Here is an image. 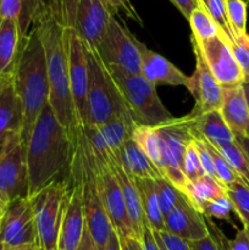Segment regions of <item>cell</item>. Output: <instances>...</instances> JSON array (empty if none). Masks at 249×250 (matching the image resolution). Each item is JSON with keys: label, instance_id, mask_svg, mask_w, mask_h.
<instances>
[{"label": "cell", "instance_id": "6da1fadb", "mask_svg": "<svg viewBox=\"0 0 249 250\" xmlns=\"http://www.w3.org/2000/svg\"><path fill=\"white\" fill-rule=\"evenodd\" d=\"M33 26L38 31L48 71L49 105L61 125L75 136L77 116L70 90L68 19L63 0H45Z\"/></svg>", "mask_w": 249, "mask_h": 250}, {"label": "cell", "instance_id": "7a4b0ae2", "mask_svg": "<svg viewBox=\"0 0 249 250\" xmlns=\"http://www.w3.org/2000/svg\"><path fill=\"white\" fill-rule=\"evenodd\" d=\"M75 136L56 119L50 105L44 106L26 143L28 197L36 194L70 170Z\"/></svg>", "mask_w": 249, "mask_h": 250}, {"label": "cell", "instance_id": "3957f363", "mask_svg": "<svg viewBox=\"0 0 249 250\" xmlns=\"http://www.w3.org/2000/svg\"><path fill=\"white\" fill-rule=\"evenodd\" d=\"M11 76L23 110L21 136L24 143H27L34 124L49 103L50 95L43 44L34 26L22 39Z\"/></svg>", "mask_w": 249, "mask_h": 250}, {"label": "cell", "instance_id": "277c9868", "mask_svg": "<svg viewBox=\"0 0 249 250\" xmlns=\"http://www.w3.org/2000/svg\"><path fill=\"white\" fill-rule=\"evenodd\" d=\"M87 54L89 83L85 126H100L114 119L131 117L121 92L99 54L89 46H87Z\"/></svg>", "mask_w": 249, "mask_h": 250}, {"label": "cell", "instance_id": "5b68a950", "mask_svg": "<svg viewBox=\"0 0 249 250\" xmlns=\"http://www.w3.org/2000/svg\"><path fill=\"white\" fill-rule=\"evenodd\" d=\"M107 70L121 92L132 120L137 125L156 127L172 119V115L161 103L156 87L146 78L142 75H128L114 68L107 67Z\"/></svg>", "mask_w": 249, "mask_h": 250}, {"label": "cell", "instance_id": "8992f818", "mask_svg": "<svg viewBox=\"0 0 249 250\" xmlns=\"http://www.w3.org/2000/svg\"><path fill=\"white\" fill-rule=\"evenodd\" d=\"M70 182L59 180L31 195L39 250H58L59 231Z\"/></svg>", "mask_w": 249, "mask_h": 250}, {"label": "cell", "instance_id": "52a82bcc", "mask_svg": "<svg viewBox=\"0 0 249 250\" xmlns=\"http://www.w3.org/2000/svg\"><path fill=\"white\" fill-rule=\"evenodd\" d=\"M195 119L197 116L190 112L182 117H172L156 126L166 155V165L161 175L182 193L188 185L182 171V160L187 146L198 137Z\"/></svg>", "mask_w": 249, "mask_h": 250}, {"label": "cell", "instance_id": "ba28073f", "mask_svg": "<svg viewBox=\"0 0 249 250\" xmlns=\"http://www.w3.org/2000/svg\"><path fill=\"white\" fill-rule=\"evenodd\" d=\"M95 50L109 68L128 75H142L138 39L115 16L110 19L106 32Z\"/></svg>", "mask_w": 249, "mask_h": 250}, {"label": "cell", "instance_id": "9c48e42d", "mask_svg": "<svg viewBox=\"0 0 249 250\" xmlns=\"http://www.w3.org/2000/svg\"><path fill=\"white\" fill-rule=\"evenodd\" d=\"M0 193L7 202L28 197L26 143L21 132H12L0 146Z\"/></svg>", "mask_w": 249, "mask_h": 250}, {"label": "cell", "instance_id": "30bf717a", "mask_svg": "<svg viewBox=\"0 0 249 250\" xmlns=\"http://www.w3.org/2000/svg\"><path fill=\"white\" fill-rule=\"evenodd\" d=\"M71 26L85 45L97 49L106 32L111 11L104 0H63Z\"/></svg>", "mask_w": 249, "mask_h": 250}, {"label": "cell", "instance_id": "8fae6325", "mask_svg": "<svg viewBox=\"0 0 249 250\" xmlns=\"http://www.w3.org/2000/svg\"><path fill=\"white\" fill-rule=\"evenodd\" d=\"M22 246H37L29 197L10 202L4 216L0 219V247L5 249Z\"/></svg>", "mask_w": 249, "mask_h": 250}, {"label": "cell", "instance_id": "7c38bea8", "mask_svg": "<svg viewBox=\"0 0 249 250\" xmlns=\"http://www.w3.org/2000/svg\"><path fill=\"white\" fill-rule=\"evenodd\" d=\"M68 19V17H67ZM68 50H70V90L77 116L78 127L87 122V95L89 83L87 45L68 21Z\"/></svg>", "mask_w": 249, "mask_h": 250}, {"label": "cell", "instance_id": "4fadbf2b", "mask_svg": "<svg viewBox=\"0 0 249 250\" xmlns=\"http://www.w3.org/2000/svg\"><path fill=\"white\" fill-rule=\"evenodd\" d=\"M198 44L208 67L221 88L244 84L243 73L232 53L228 38L222 32L214 38L198 42Z\"/></svg>", "mask_w": 249, "mask_h": 250}, {"label": "cell", "instance_id": "5bb4252c", "mask_svg": "<svg viewBox=\"0 0 249 250\" xmlns=\"http://www.w3.org/2000/svg\"><path fill=\"white\" fill-rule=\"evenodd\" d=\"M68 188L63 208L62 219L59 231L58 250H76L82 239L85 229L84 211H83L82 183L76 173L68 171Z\"/></svg>", "mask_w": 249, "mask_h": 250}, {"label": "cell", "instance_id": "9a60e30c", "mask_svg": "<svg viewBox=\"0 0 249 250\" xmlns=\"http://www.w3.org/2000/svg\"><path fill=\"white\" fill-rule=\"evenodd\" d=\"M190 42L195 55V71L190 77L192 89L189 92L195 99V107L192 110V114L199 116L205 112L220 110L222 104V88L208 67L198 42L193 37H190Z\"/></svg>", "mask_w": 249, "mask_h": 250}, {"label": "cell", "instance_id": "2e32d148", "mask_svg": "<svg viewBox=\"0 0 249 250\" xmlns=\"http://www.w3.org/2000/svg\"><path fill=\"white\" fill-rule=\"evenodd\" d=\"M98 187H99L100 197L104 204L105 211L110 220L112 229L117 233L120 238L124 237H134L131 220L124 205L117 178L111 167L103 170L97 175ZM136 238V237H134Z\"/></svg>", "mask_w": 249, "mask_h": 250}, {"label": "cell", "instance_id": "e0dca14e", "mask_svg": "<svg viewBox=\"0 0 249 250\" xmlns=\"http://www.w3.org/2000/svg\"><path fill=\"white\" fill-rule=\"evenodd\" d=\"M165 232L173 234L186 242H195L210 234L207 220L183 194L180 202L164 217Z\"/></svg>", "mask_w": 249, "mask_h": 250}, {"label": "cell", "instance_id": "ac0fdd59", "mask_svg": "<svg viewBox=\"0 0 249 250\" xmlns=\"http://www.w3.org/2000/svg\"><path fill=\"white\" fill-rule=\"evenodd\" d=\"M139 55H141V73L153 85L165 84L192 89V78L176 67L172 62L160 54L150 50L146 45L138 41Z\"/></svg>", "mask_w": 249, "mask_h": 250}, {"label": "cell", "instance_id": "d6986e66", "mask_svg": "<svg viewBox=\"0 0 249 250\" xmlns=\"http://www.w3.org/2000/svg\"><path fill=\"white\" fill-rule=\"evenodd\" d=\"M23 110L14 88L11 73L2 76L0 85V146L12 132L22 131Z\"/></svg>", "mask_w": 249, "mask_h": 250}, {"label": "cell", "instance_id": "ffe728a7", "mask_svg": "<svg viewBox=\"0 0 249 250\" xmlns=\"http://www.w3.org/2000/svg\"><path fill=\"white\" fill-rule=\"evenodd\" d=\"M220 112L234 137L246 136V129L249 124V107L244 93V84L222 88Z\"/></svg>", "mask_w": 249, "mask_h": 250}, {"label": "cell", "instance_id": "44dd1931", "mask_svg": "<svg viewBox=\"0 0 249 250\" xmlns=\"http://www.w3.org/2000/svg\"><path fill=\"white\" fill-rule=\"evenodd\" d=\"M112 171H114L115 176L117 178V182L120 185V188H121L122 197H124V205H126L129 220H131L134 237L141 241L144 227L146 226V224L145 219H144L143 209H142L138 189H137L136 185H134L133 178L121 167L120 164L115 163L112 165Z\"/></svg>", "mask_w": 249, "mask_h": 250}, {"label": "cell", "instance_id": "7402d4cb", "mask_svg": "<svg viewBox=\"0 0 249 250\" xmlns=\"http://www.w3.org/2000/svg\"><path fill=\"white\" fill-rule=\"evenodd\" d=\"M117 164L131 176L132 178H155L161 177V172L158 170L153 161L145 155L143 150L133 138L124 142L119 154Z\"/></svg>", "mask_w": 249, "mask_h": 250}, {"label": "cell", "instance_id": "603a6c76", "mask_svg": "<svg viewBox=\"0 0 249 250\" xmlns=\"http://www.w3.org/2000/svg\"><path fill=\"white\" fill-rule=\"evenodd\" d=\"M45 0H0V19L14 20L23 39L31 31Z\"/></svg>", "mask_w": 249, "mask_h": 250}, {"label": "cell", "instance_id": "cb8c5ba5", "mask_svg": "<svg viewBox=\"0 0 249 250\" xmlns=\"http://www.w3.org/2000/svg\"><path fill=\"white\" fill-rule=\"evenodd\" d=\"M195 131H197L198 137L205 139L208 143H210L216 149L228 146L232 142L236 141V137L227 126L220 110H214V111L205 112L197 116Z\"/></svg>", "mask_w": 249, "mask_h": 250}, {"label": "cell", "instance_id": "d4e9b609", "mask_svg": "<svg viewBox=\"0 0 249 250\" xmlns=\"http://www.w3.org/2000/svg\"><path fill=\"white\" fill-rule=\"evenodd\" d=\"M22 38L14 20L0 19V77L11 73Z\"/></svg>", "mask_w": 249, "mask_h": 250}, {"label": "cell", "instance_id": "484cf974", "mask_svg": "<svg viewBox=\"0 0 249 250\" xmlns=\"http://www.w3.org/2000/svg\"><path fill=\"white\" fill-rule=\"evenodd\" d=\"M133 181L141 198L146 226L154 232H165L164 216L161 214L156 194L155 181L151 178H133Z\"/></svg>", "mask_w": 249, "mask_h": 250}, {"label": "cell", "instance_id": "4316f807", "mask_svg": "<svg viewBox=\"0 0 249 250\" xmlns=\"http://www.w3.org/2000/svg\"><path fill=\"white\" fill-rule=\"evenodd\" d=\"M183 194L186 195L190 204L203 214V210L208 203L226 195V187L220 183L216 178L210 176H203L194 182H188L186 186Z\"/></svg>", "mask_w": 249, "mask_h": 250}, {"label": "cell", "instance_id": "83f0119b", "mask_svg": "<svg viewBox=\"0 0 249 250\" xmlns=\"http://www.w3.org/2000/svg\"><path fill=\"white\" fill-rule=\"evenodd\" d=\"M132 138L134 139L139 148L145 153V155L154 163L158 170L163 173L166 165L165 146L161 141L156 127L137 125L133 128Z\"/></svg>", "mask_w": 249, "mask_h": 250}, {"label": "cell", "instance_id": "f1b7e54d", "mask_svg": "<svg viewBox=\"0 0 249 250\" xmlns=\"http://www.w3.org/2000/svg\"><path fill=\"white\" fill-rule=\"evenodd\" d=\"M188 21L190 23L192 37H194L198 42L208 41L221 33L217 24L215 23L204 6H199L193 10Z\"/></svg>", "mask_w": 249, "mask_h": 250}, {"label": "cell", "instance_id": "f546056e", "mask_svg": "<svg viewBox=\"0 0 249 250\" xmlns=\"http://www.w3.org/2000/svg\"><path fill=\"white\" fill-rule=\"evenodd\" d=\"M217 150L226 159L237 176L249 187V158L237 141L232 142L228 146L217 148Z\"/></svg>", "mask_w": 249, "mask_h": 250}, {"label": "cell", "instance_id": "4dcf8cb0", "mask_svg": "<svg viewBox=\"0 0 249 250\" xmlns=\"http://www.w3.org/2000/svg\"><path fill=\"white\" fill-rule=\"evenodd\" d=\"M226 194L231 200L233 211L238 215L243 226H249V187L242 180H237L226 187Z\"/></svg>", "mask_w": 249, "mask_h": 250}, {"label": "cell", "instance_id": "1f68e13d", "mask_svg": "<svg viewBox=\"0 0 249 250\" xmlns=\"http://www.w3.org/2000/svg\"><path fill=\"white\" fill-rule=\"evenodd\" d=\"M155 187H156V194H158L159 207H160L161 214L165 217L166 215L170 214L171 210L177 205L180 202L181 197L183 193L180 189L175 187L167 178L164 176L155 178Z\"/></svg>", "mask_w": 249, "mask_h": 250}, {"label": "cell", "instance_id": "d6a6232c", "mask_svg": "<svg viewBox=\"0 0 249 250\" xmlns=\"http://www.w3.org/2000/svg\"><path fill=\"white\" fill-rule=\"evenodd\" d=\"M247 7L242 0H226L227 17L234 37L247 33Z\"/></svg>", "mask_w": 249, "mask_h": 250}, {"label": "cell", "instance_id": "836d02e7", "mask_svg": "<svg viewBox=\"0 0 249 250\" xmlns=\"http://www.w3.org/2000/svg\"><path fill=\"white\" fill-rule=\"evenodd\" d=\"M204 142L207 143L208 149L210 151V155L212 158V163H214V168L215 173H216V180L220 183L227 187V186L232 185L233 182H236L237 180H241V178L237 176V173L232 170L231 166L228 165V163L226 161V159L220 154V151L216 148L211 146L210 143H208L204 139Z\"/></svg>", "mask_w": 249, "mask_h": 250}, {"label": "cell", "instance_id": "e575fe53", "mask_svg": "<svg viewBox=\"0 0 249 250\" xmlns=\"http://www.w3.org/2000/svg\"><path fill=\"white\" fill-rule=\"evenodd\" d=\"M205 9L209 12L211 19L220 28V31L228 38L229 43L234 39L233 31L229 26L228 17H227L226 0H208Z\"/></svg>", "mask_w": 249, "mask_h": 250}, {"label": "cell", "instance_id": "d590c367", "mask_svg": "<svg viewBox=\"0 0 249 250\" xmlns=\"http://www.w3.org/2000/svg\"><path fill=\"white\" fill-rule=\"evenodd\" d=\"M229 45L243 73L244 84H247L249 83V34L244 33L234 37Z\"/></svg>", "mask_w": 249, "mask_h": 250}, {"label": "cell", "instance_id": "8d00e7d4", "mask_svg": "<svg viewBox=\"0 0 249 250\" xmlns=\"http://www.w3.org/2000/svg\"><path fill=\"white\" fill-rule=\"evenodd\" d=\"M182 171L188 182H194V181L199 180L200 177L205 176L202 165H200L199 156H198L194 141L186 149L182 160Z\"/></svg>", "mask_w": 249, "mask_h": 250}, {"label": "cell", "instance_id": "74e56055", "mask_svg": "<svg viewBox=\"0 0 249 250\" xmlns=\"http://www.w3.org/2000/svg\"><path fill=\"white\" fill-rule=\"evenodd\" d=\"M233 211V207H232L231 200L228 197L224 195L217 199L212 200V202L208 203L207 207L203 210V216L205 219H219V220H226L229 221V216L231 212Z\"/></svg>", "mask_w": 249, "mask_h": 250}, {"label": "cell", "instance_id": "f35d334b", "mask_svg": "<svg viewBox=\"0 0 249 250\" xmlns=\"http://www.w3.org/2000/svg\"><path fill=\"white\" fill-rule=\"evenodd\" d=\"M104 2L106 4V6L109 7V10L111 11V14H124V16L128 17V19L133 20L134 22H137L138 24H143L141 16L137 12L136 7L133 6V4L131 2V0H104Z\"/></svg>", "mask_w": 249, "mask_h": 250}, {"label": "cell", "instance_id": "ab89813d", "mask_svg": "<svg viewBox=\"0 0 249 250\" xmlns=\"http://www.w3.org/2000/svg\"><path fill=\"white\" fill-rule=\"evenodd\" d=\"M194 144H195V148H197L200 165H202V168L203 171H204V173L207 176H210V177L216 178L212 158L211 155H210V151L209 149H208L207 143L204 142V139L200 138V137H197V138L194 139Z\"/></svg>", "mask_w": 249, "mask_h": 250}, {"label": "cell", "instance_id": "60d3db41", "mask_svg": "<svg viewBox=\"0 0 249 250\" xmlns=\"http://www.w3.org/2000/svg\"><path fill=\"white\" fill-rule=\"evenodd\" d=\"M158 234L167 250H190L189 244L185 239L178 238L168 232H158Z\"/></svg>", "mask_w": 249, "mask_h": 250}, {"label": "cell", "instance_id": "b9f144b4", "mask_svg": "<svg viewBox=\"0 0 249 250\" xmlns=\"http://www.w3.org/2000/svg\"><path fill=\"white\" fill-rule=\"evenodd\" d=\"M205 220H207V225H208V229H209L210 234H211L212 238L216 241L220 250H229V244H228L229 239L225 236L224 232H222L221 229H220L219 227L211 221V219H205Z\"/></svg>", "mask_w": 249, "mask_h": 250}, {"label": "cell", "instance_id": "7bdbcfd3", "mask_svg": "<svg viewBox=\"0 0 249 250\" xmlns=\"http://www.w3.org/2000/svg\"><path fill=\"white\" fill-rule=\"evenodd\" d=\"M170 1L177 7L178 11H180L187 20L189 19L193 10H195L199 6H203V5L200 4L199 0H170Z\"/></svg>", "mask_w": 249, "mask_h": 250}, {"label": "cell", "instance_id": "ee69618b", "mask_svg": "<svg viewBox=\"0 0 249 250\" xmlns=\"http://www.w3.org/2000/svg\"><path fill=\"white\" fill-rule=\"evenodd\" d=\"M229 250H249V237L246 229H237V233L232 241H228Z\"/></svg>", "mask_w": 249, "mask_h": 250}, {"label": "cell", "instance_id": "f6af8a7d", "mask_svg": "<svg viewBox=\"0 0 249 250\" xmlns=\"http://www.w3.org/2000/svg\"><path fill=\"white\" fill-rule=\"evenodd\" d=\"M188 244H189L190 250H220L216 241L212 238L211 234L200 239V241L188 242Z\"/></svg>", "mask_w": 249, "mask_h": 250}, {"label": "cell", "instance_id": "bcb514c9", "mask_svg": "<svg viewBox=\"0 0 249 250\" xmlns=\"http://www.w3.org/2000/svg\"><path fill=\"white\" fill-rule=\"evenodd\" d=\"M141 242H142V246H143L144 250H160L158 242H156L155 238H154L153 231H151L148 226L144 227V231H143V234H142Z\"/></svg>", "mask_w": 249, "mask_h": 250}, {"label": "cell", "instance_id": "7dc6e473", "mask_svg": "<svg viewBox=\"0 0 249 250\" xmlns=\"http://www.w3.org/2000/svg\"><path fill=\"white\" fill-rule=\"evenodd\" d=\"M121 250H144L142 242L134 237H124L120 238Z\"/></svg>", "mask_w": 249, "mask_h": 250}, {"label": "cell", "instance_id": "c3c4849f", "mask_svg": "<svg viewBox=\"0 0 249 250\" xmlns=\"http://www.w3.org/2000/svg\"><path fill=\"white\" fill-rule=\"evenodd\" d=\"M76 250H99L98 249V247L95 246L94 241H93L87 226H85L84 231H83V236H82V239H81L80 246H78V248Z\"/></svg>", "mask_w": 249, "mask_h": 250}, {"label": "cell", "instance_id": "681fc988", "mask_svg": "<svg viewBox=\"0 0 249 250\" xmlns=\"http://www.w3.org/2000/svg\"><path fill=\"white\" fill-rule=\"evenodd\" d=\"M105 250H121V243H120V237L117 236L116 232L112 229L111 234H110L109 242Z\"/></svg>", "mask_w": 249, "mask_h": 250}, {"label": "cell", "instance_id": "f907efd6", "mask_svg": "<svg viewBox=\"0 0 249 250\" xmlns=\"http://www.w3.org/2000/svg\"><path fill=\"white\" fill-rule=\"evenodd\" d=\"M236 141H237V143L242 146V149L244 150V153H246L249 158V138L247 136L236 137Z\"/></svg>", "mask_w": 249, "mask_h": 250}, {"label": "cell", "instance_id": "816d5d0a", "mask_svg": "<svg viewBox=\"0 0 249 250\" xmlns=\"http://www.w3.org/2000/svg\"><path fill=\"white\" fill-rule=\"evenodd\" d=\"M7 205H9V202H7L6 198H5L4 195L0 193V219L4 216L5 211H6V209H7Z\"/></svg>", "mask_w": 249, "mask_h": 250}, {"label": "cell", "instance_id": "f5cc1de1", "mask_svg": "<svg viewBox=\"0 0 249 250\" xmlns=\"http://www.w3.org/2000/svg\"><path fill=\"white\" fill-rule=\"evenodd\" d=\"M0 250H39L37 246H22V247H14V248H1Z\"/></svg>", "mask_w": 249, "mask_h": 250}, {"label": "cell", "instance_id": "db71d44e", "mask_svg": "<svg viewBox=\"0 0 249 250\" xmlns=\"http://www.w3.org/2000/svg\"><path fill=\"white\" fill-rule=\"evenodd\" d=\"M153 234H154V238H155V241L158 242L159 248H160V250H167V249H166V247L164 246L163 241H161V238H160V236H159V234H158V232H154L153 231Z\"/></svg>", "mask_w": 249, "mask_h": 250}, {"label": "cell", "instance_id": "11a10c76", "mask_svg": "<svg viewBox=\"0 0 249 250\" xmlns=\"http://www.w3.org/2000/svg\"><path fill=\"white\" fill-rule=\"evenodd\" d=\"M244 93H246L247 103H248V107H249V83L244 84Z\"/></svg>", "mask_w": 249, "mask_h": 250}, {"label": "cell", "instance_id": "9f6ffc18", "mask_svg": "<svg viewBox=\"0 0 249 250\" xmlns=\"http://www.w3.org/2000/svg\"><path fill=\"white\" fill-rule=\"evenodd\" d=\"M199 1H200V4H202L203 6L205 7V5H207V1H208V0H199Z\"/></svg>", "mask_w": 249, "mask_h": 250}, {"label": "cell", "instance_id": "6f0895ef", "mask_svg": "<svg viewBox=\"0 0 249 250\" xmlns=\"http://www.w3.org/2000/svg\"><path fill=\"white\" fill-rule=\"evenodd\" d=\"M246 136L249 138V124H248V126H247V129H246Z\"/></svg>", "mask_w": 249, "mask_h": 250}, {"label": "cell", "instance_id": "680465c9", "mask_svg": "<svg viewBox=\"0 0 249 250\" xmlns=\"http://www.w3.org/2000/svg\"><path fill=\"white\" fill-rule=\"evenodd\" d=\"M243 229H246L247 234H248V237H249V226H243Z\"/></svg>", "mask_w": 249, "mask_h": 250}, {"label": "cell", "instance_id": "91938a15", "mask_svg": "<svg viewBox=\"0 0 249 250\" xmlns=\"http://www.w3.org/2000/svg\"><path fill=\"white\" fill-rule=\"evenodd\" d=\"M1 80H2V77H0V85H1Z\"/></svg>", "mask_w": 249, "mask_h": 250}]
</instances>
